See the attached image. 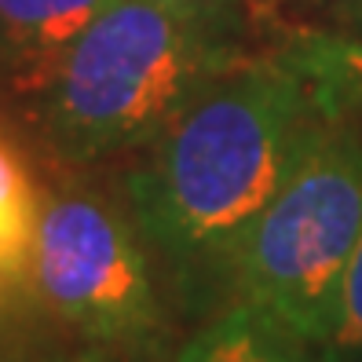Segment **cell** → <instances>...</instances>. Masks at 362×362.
I'll return each mask as SVG.
<instances>
[{
  "mask_svg": "<svg viewBox=\"0 0 362 362\" xmlns=\"http://www.w3.org/2000/svg\"><path fill=\"white\" fill-rule=\"evenodd\" d=\"M326 106L300 59L227 74L129 176L139 230L180 267H223L308 154Z\"/></svg>",
  "mask_w": 362,
  "mask_h": 362,
  "instance_id": "obj_1",
  "label": "cell"
},
{
  "mask_svg": "<svg viewBox=\"0 0 362 362\" xmlns=\"http://www.w3.org/2000/svg\"><path fill=\"white\" fill-rule=\"evenodd\" d=\"M234 62L220 0H114L40 84L45 132L74 161L154 143Z\"/></svg>",
  "mask_w": 362,
  "mask_h": 362,
  "instance_id": "obj_2",
  "label": "cell"
},
{
  "mask_svg": "<svg viewBox=\"0 0 362 362\" xmlns=\"http://www.w3.org/2000/svg\"><path fill=\"white\" fill-rule=\"evenodd\" d=\"M362 238V139L322 129L227 260L238 300L311 348L329 329L344 267Z\"/></svg>",
  "mask_w": 362,
  "mask_h": 362,
  "instance_id": "obj_3",
  "label": "cell"
},
{
  "mask_svg": "<svg viewBox=\"0 0 362 362\" xmlns=\"http://www.w3.org/2000/svg\"><path fill=\"white\" fill-rule=\"evenodd\" d=\"M30 286L62 322L103 348H146L161 337L146 252L95 194H59L40 205Z\"/></svg>",
  "mask_w": 362,
  "mask_h": 362,
  "instance_id": "obj_4",
  "label": "cell"
},
{
  "mask_svg": "<svg viewBox=\"0 0 362 362\" xmlns=\"http://www.w3.org/2000/svg\"><path fill=\"white\" fill-rule=\"evenodd\" d=\"M114 0H0V52L33 62L45 84L66 48Z\"/></svg>",
  "mask_w": 362,
  "mask_h": 362,
  "instance_id": "obj_5",
  "label": "cell"
},
{
  "mask_svg": "<svg viewBox=\"0 0 362 362\" xmlns=\"http://www.w3.org/2000/svg\"><path fill=\"white\" fill-rule=\"evenodd\" d=\"M180 362H322L318 351L286 329L279 318L234 300L212 322L190 337Z\"/></svg>",
  "mask_w": 362,
  "mask_h": 362,
  "instance_id": "obj_6",
  "label": "cell"
},
{
  "mask_svg": "<svg viewBox=\"0 0 362 362\" xmlns=\"http://www.w3.org/2000/svg\"><path fill=\"white\" fill-rule=\"evenodd\" d=\"M40 198L11 143L0 139V279L30 282Z\"/></svg>",
  "mask_w": 362,
  "mask_h": 362,
  "instance_id": "obj_7",
  "label": "cell"
},
{
  "mask_svg": "<svg viewBox=\"0 0 362 362\" xmlns=\"http://www.w3.org/2000/svg\"><path fill=\"white\" fill-rule=\"evenodd\" d=\"M300 62L322 99H362V8L351 15V33L315 40Z\"/></svg>",
  "mask_w": 362,
  "mask_h": 362,
  "instance_id": "obj_8",
  "label": "cell"
},
{
  "mask_svg": "<svg viewBox=\"0 0 362 362\" xmlns=\"http://www.w3.org/2000/svg\"><path fill=\"white\" fill-rule=\"evenodd\" d=\"M315 351L322 362H362V238L340 279L329 329Z\"/></svg>",
  "mask_w": 362,
  "mask_h": 362,
  "instance_id": "obj_9",
  "label": "cell"
},
{
  "mask_svg": "<svg viewBox=\"0 0 362 362\" xmlns=\"http://www.w3.org/2000/svg\"><path fill=\"white\" fill-rule=\"evenodd\" d=\"M23 282H11V279H0V329L8 326V318H11V308H15V293Z\"/></svg>",
  "mask_w": 362,
  "mask_h": 362,
  "instance_id": "obj_10",
  "label": "cell"
},
{
  "mask_svg": "<svg viewBox=\"0 0 362 362\" xmlns=\"http://www.w3.org/2000/svg\"><path fill=\"white\" fill-rule=\"evenodd\" d=\"M66 362H114V358H103V355H77V358H66Z\"/></svg>",
  "mask_w": 362,
  "mask_h": 362,
  "instance_id": "obj_11",
  "label": "cell"
}]
</instances>
